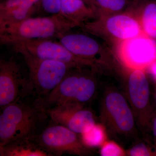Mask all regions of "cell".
I'll use <instances>...</instances> for the list:
<instances>
[{"label":"cell","instance_id":"30bf717a","mask_svg":"<svg viewBox=\"0 0 156 156\" xmlns=\"http://www.w3.org/2000/svg\"><path fill=\"white\" fill-rule=\"evenodd\" d=\"M57 40L73 54L92 63L98 69L111 65L113 55L111 50L92 37L66 33Z\"/></svg>","mask_w":156,"mask_h":156},{"label":"cell","instance_id":"7402d4cb","mask_svg":"<svg viewBox=\"0 0 156 156\" xmlns=\"http://www.w3.org/2000/svg\"><path fill=\"white\" fill-rule=\"evenodd\" d=\"M127 154L131 156H148L151 153L148 148L143 143H139L134 145L128 151Z\"/></svg>","mask_w":156,"mask_h":156},{"label":"cell","instance_id":"6da1fadb","mask_svg":"<svg viewBox=\"0 0 156 156\" xmlns=\"http://www.w3.org/2000/svg\"><path fill=\"white\" fill-rule=\"evenodd\" d=\"M0 115V146L22 139H35L49 124L46 110L33 97L11 103Z\"/></svg>","mask_w":156,"mask_h":156},{"label":"cell","instance_id":"e0dca14e","mask_svg":"<svg viewBox=\"0 0 156 156\" xmlns=\"http://www.w3.org/2000/svg\"><path fill=\"white\" fill-rule=\"evenodd\" d=\"M1 156H50L35 139L15 140L0 146Z\"/></svg>","mask_w":156,"mask_h":156},{"label":"cell","instance_id":"8fae6325","mask_svg":"<svg viewBox=\"0 0 156 156\" xmlns=\"http://www.w3.org/2000/svg\"><path fill=\"white\" fill-rule=\"evenodd\" d=\"M52 39L22 40L11 45L19 43L34 56L43 59L61 62L73 68L90 66L96 68L92 63L73 54L59 41Z\"/></svg>","mask_w":156,"mask_h":156},{"label":"cell","instance_id":"7a4b0ae2","mask_svg":"<svg viewBox=\"0 0 156 156\" xmlns=\"http://www.w3.org/2000/svg\"><path fill=\"white\" fill-rule=\"evenodd\" d=\"M98 70L90 66L72 69L53 91L38 103L46 111L69 103L85 105L95 95L97 88L95 74Z\"/></svg>","mask_w":156,"mask_h":156},{"label":"cell","instance_id":"ac0fdd59","mask_svg":"<svg viewBox=\"0 0 156 156\" xmlns=\"http://www.w3.org/2000/svg\"><path fill=\"white\" fill-rule=\"evenodd\" d=\"M97 16H106L126 12L133 5L131 0H94ZM97 16V17H98Z\"/></svg>","mask_w":156,"mask_h":156},{"label":"cell","instance_id":"7c38bea8","mask_svg":"<svg viewBox=\"0 0 156 156\" xmlns=\"http://www.w3.org/2000/svg\"><path fill=\"white\" fill-rule=\"evenodd\" d=\"M84 105L69 103L47 110L51 121L65 126L78 134L88 131L96 124L92 111Z\"/></svg>","mask_w":156,"mask_h":156},{"label":"cell","instance_id":"5b68a950","mask_svg":"<svg viewBox=\"0 0 156 156\" xmlns=\"http://www.w3.org/2000/svg\"><path fill=\"white\" fill-rule=\"evenodd\" d=\"M81 26L84 31L112 42L115 45L144 34L139 20L130 10L98 16Z\"/></svg>","mask_w":156,"mask_h":156},{"label":"cell","instance_id":"5bb4252c","mask_svg":"<svg viewBox=\"0 0 156 156\" xmlns=\"http://www.w3.org/2000/svg\"><path fill=\"white\" fill-rule=\"evenodd\" d=\"M41 0H4L0 4V28L32 17Z\"/></svg>","mask_w":156,"mask_h":156},{"label":"cell","instance_id":"4fadbf2b","mask_svg":"<svg viewBox=\"0 0 156 156\" xmlns=\"http://www.w3.org/2000/svg\"><path fill=\"white\" fill-rule=\"evenodd\" d=\"M130 71L127 83L128 97L135 121L142 129L145 124L144 113L149 101V86L144 70Z\"/></svg>","mask_w":156,"mask_h":156},{"label":"cell","instance_id":"cb8c5ba5","mask_svg":"<svg viewBox=\"0 0 156 156\" xmlns=\"http://www.w3.org/2000/svg\"><path fill=\"white\" fill-rule=\"evenodd\" d=\"M150 70L153 75L156 78V60L151 64Z\"/></svg>","mask_w":156,"mask_h":156},{"label":"cell","instance_id":"8992f818","mask_svg":"<svg viewBox=\"0 0 156 156\" xmlns=\"http://www.w3.org/2000/svg\"><path fill=\"white\" fill-rule=\"evenodd\" d=\"M102 125L113 134L129 136L135 130L132 109L121 93L114 90L105 92L100 108Z\"/></svg>","mask_w":156,"mask_h":156},{"label":"cell","instance_id":"603a6c76","mask_svg":"<svg viewBox=\"0 0 156 156\" xmlns=\"http://www.w3.org/2000/svg\"><path fill=\"white\" fill-rule=\"evenodd\" d=\"M83 1H84V2H85L87 5H88L89 7L92 8V9H93L95 12H96L95 2L94 0H83Z\"/></svg>","mask_w":156,"mask_h":156},{"label":"cell","instance_id":"277c9868","mask_svg":"<svg viewBox=\"0 0 156 156\" xmlns=\"http://www.w3.org/2000/svg\"><path fill=\"white\" fill-rule=\"evenodd\" d=\"M20 54L28 72L32 96L37 99L48 95L59 84L72 69L64 62L40 58L31 54L19 43L11 45Z\"/></svg>","mask_w":156,"mask_h":156},{"label":"cell","instance_id":"484cf974","mask_svg":"<svg viewBox=\"0 0 156 156\" xmlns=\"http://www.w3.org/2000/svg\"></svg>","mask_w":156,"mask_h":156},{"label":"cell","instance_id":"52a82bcc","mask_svg":"<svg viewBox=\"0 0 156 156\" xmlns=\"http://www.w3.org/2000/svg\"><path fill=\"white\" fill-rule=\"evenodd\" d=\"M52 122L49 123L35 139L50 156L66 154L79 156L89 154V148L84 145L78 134L64 126Z\"/></svg>","mask_w":156,"mask_h":156},{"label":"cell","instance_id":"9a60e30c","mask_svg":"<svg viewBox=\"0 0 156 156\" xmlns=\"http://www.w3.org/2000/svg\"><path fill=\"white\" fill-rule=\"evenodd\" d=\"M135 11L144 33L156 38V2L147 0H134L131 8Z\"/></svg>","mask_w":156,"mask_h":156},{"label":"cell","instance_id":"d6986e66","mask_svg":"<svg viewBox=\"0 0 156 156\" xmlns=\"http://www.w3.org/2000/svg\"><path fill=\"white\" fill-rule=\"evenodd\" d=\"M80 135L82 142L88 148L101 147L107 140L106 129L101 124H95L91 129Z\"/></svg>","mask_w":156,"mask_h":156},{"label":"cell","instance_id":"2e32d148","mask_svg":"<svg viewBox=\"0 0 156 156\" xmlns=\"http://www.w3.org/2000/svg\"><path fill=\"white\" fill-rule=\"evenodd\" d=\"M60 13L78 26L97 17V14L83 0H61Z\"/></svg>","mask_w":156,"mask_h":156},{"label":"cell","instance_id":"9c48e42d","mask_svg":"<svg viewBox=\"0 0 156 156\" xmlns=\"http://www.w3.org/2000/svg\"><path fill=\"white\" fill-rule=\"evenodd\" d=\"M115 56L130 70H144L156 60V41L145 34L115 45Z\"/></svg>","mask_w":156,"mask_h":156},{"label":"cell","instance_id":"3957f363","mask_svg":"<svg viewBox=\"0 0 156 156\" xmlns=\"http://www.w3.org/2000/svg\"><path fill=\"white\" fill-rule=\"evenodd\" d=\"M78 26L61 13L47 17H30L0 28V41L2 44L10 45L22 40L57 39Z\"/></svg>","mask_w":156,"mask_h":156},{"label":"cell","instance_id":"d4e9b609","mask_svg":"<svg viewBox=\"0 0 156 156\" xmlns=\"http://www.w3.org/2000/svg\"><path fill=\"white\" fill-rule=\"evenodd\" d=\"M153 134L155 137H156V118L154 121L153 123Z\"/></svg>","mask_w":156,"mask_h":156},{"label":"cell","instance_id":"ffe728a7","mask_svg":"<svg viewBox=\"0 0 156 156\" xmlns=\"http://www.w3.org/2000/svg\"><path fill=\"white\" fill-rule=\"evenodd\" d=\"M100 153L102 156H123L126 154L123 148L116 143L107 140L101 146Z\"/></svg>","mask_w":156,"mask_h":156},{"label":"cell","instance_id":"44dd1931","mask_svg":"<svg viewBox=\"0 0 156 156\" xmlns=\"http://www.w3.org/2000/svg\"><path fill=\"white\" fill-rule=\"evenodd\" d=\"M61 0H41V7L46 13L53 14L60 13Z\"/></svg>","mask_w":156,"mask_h":156},{"label":"cell","instance_id":"ba28073f","mask_svg":"<svg viewBox=\"0 0 156 156\" xmlns=\"http://www.w3.org/2000/svg\"><path fill=\"white\" fill-rule=\"evenodd\" d=\"M32 97L28 74H25L14 58L0 60V107L1 110L18 101Z\"/></svg>","mask_w":156,"mask_h":156}]
</instances>
